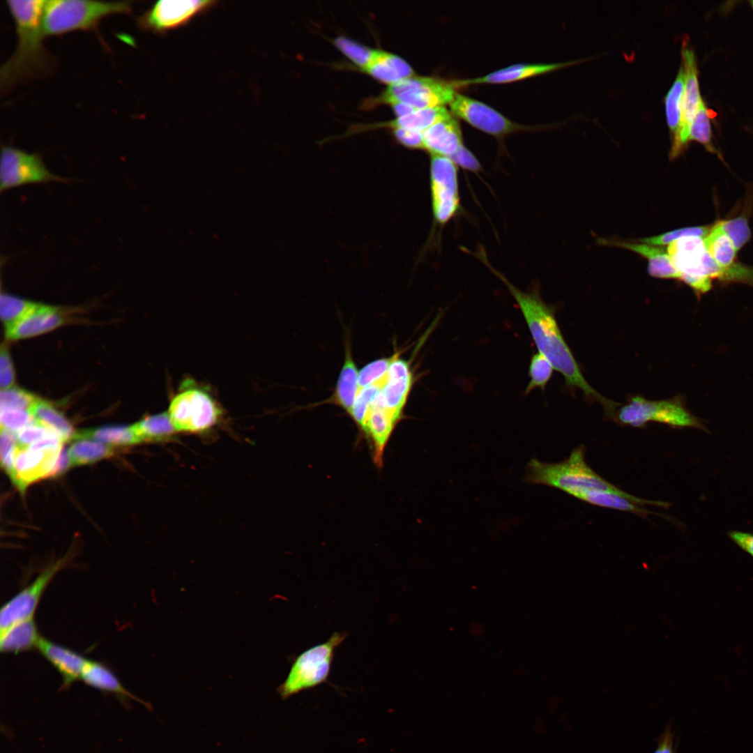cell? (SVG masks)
Listing matches in <instances>:
<instances>
[{"label":"cell","mask_w":753,"mask_h":753,"mask_svg":"<svg viewBox=\"0 0 753 753\" xmlns=\"http://www.w3.org/2000/svg\"><path fill=\"white\" fill-rule=\"evenodd\" d=\"M50 172L37 153H28L10 146L1 149L0 160L1 192L30 184L71 182Z\"/></svg>","instance_id":"30bf717a"},{"label":"cell","mask_w":753,"mask_h":753,"mask_svg":"<svg viewBox=\"0 0 753 753\" xmlns=\"http://www.w3.org/2000/svg\"><path fill=\"white\" fill-rule=\"evenodd\" d=\"M393 355L374 360L365 365L358 372V386L362 388L383 381L388 373Z\"/></svg>","instance_id":"b9f144b4"},{"label":"cell","mask_w":753,"mask_h":753,"mask_svg":"<svg viewBox=\"0 0 753 753\" xmlns=\"http://www.w3.org/2000/svg\"><path fill=\"white\" fill-rule=\"evenodd\" d=\"M654 753H674V733L670 726H667L659 736Z\"/></svg>","instance_id":"816d5d0a"},{"label":"cell","mask_w":753,"mask_h":753,"mask_svg":"<svg viewBox=\"0 0 753 753\" xmlns=\"http://www.w3.org/2000/svg\"><path fill=\"white\" fill-rule=\"evenodd\" d=\"M450 158L458 167H462L466 170L478 172L481 169L480 162L464 144L461 146Z\"/></svg>","instance_id":"681fc988"},{"label":"cell","mask_w":753,"mask_h":753,"mask_svg":"<svg viewBox=\"0 0 753 753\" xmlns=\"http://www.w3.org/2000/svg\"><path fill=\"white\" fill-rule=\"evenodd\" d=\"M452 114L445 106L416 109L404 116L396 117L395 119L383 123L370 124L365 128H404L423 132L435 123Z\"/></svg>","instance_id":"83f0119b"},{"label":"cell","mask_w":753,"mask_h":753,"mask_svg":"<svg viewBox=\"0 0 753 753\" xmlns=\"http://www.w3.org/2000/svg\"><path fill=\"white\" fill-rule=\"evenodd\" d=\"M75 439H89L109 446H129L140 441L131 426H104L82 430L76 433ZM73 439V440H74Z\"/></svg>","instance_id":"4dcf8cb0"},{"label":"cell","mask_w":753,"mask_h":753,"mask_svg":"<svg viewBox=\"0 0 753 753\" xmlns=\"http://www.w3.org/2000/svg\"><path fill=\"white\" fill-rule=\"evenodd\" d=\"M14 367L7 349L2 347L0 353V386L1 390L10 388L15 383Z\"/></svg>","instance_id":"c3c4849f"},{"label":"cell","mask_w":753,"mask_h":753,"mask_svg":"<svg viewBox=\"0 0 753 753\" xmlns=\"http://www.w3.org/2000/svg\"><path fill=\"white\" fill-rule=\"evenodd\" d=\"M683 66L685 73L682 105L681 125L678 139L672 143L669 157L676 158L685 149L689 142L691 124L701 98L699 93L697 62L694 52L686 45L682 48Z\"/></svg>","instance_id":"2e32d148"},{"label":"cell","mask_w":753,"mask_h":753,"mask_svg":"<svg viewBox=\"0 0 753 753\" xmlns=\"http://www.w3.org/2000/svg\"><path fill=\"white\" fill-rule=\"evenodd\" d=\"M132 427L140 443L167 442L177 434L167 411L145 416Z\"/></svg>","instance_id":"f1b7e54d"},{"label":"cell","mask_w":753,"mask_h":753,"mask_svg":"<svg viewBox=\"0 0 753 753\" xmlns=\"http://www.w3.org/2000/svg\"><path fill=\"white\" fill-rule=\"evenodd\" d=\"M81 680L90 687L115 695L123 703L132 699L149 707L147 703L126 690L116 675L101 662L89 660Z\"/></svg>","instance_id":"484cf974"},{"label":"cell","mask_w":753,"mask_h":753,"mask_svg":"<svg viewBox=\"0 0 753 753\" xmlns=\"http://www.w3.org/2000/svg\"><path fill=\"white\" fill-rule=\"evenodd\" d=\"M475 256L505 284L514 298L538 351L564 376L568 386L581 389L586 396L600 402L607 414L610 413L618 404L603 397L587 382L563 338L552 308L544 302L538 291H523L516 287L490 265L484 250H480Z\"/></svg>","instance_id":"6da1fadb"},{"label":"cell","mask_w":753,"mask_h":753,"mask_svg":"<svg viewBox=\"0 0 753 753\" xmlns=\"http://www.w3.org/2000/svg\"><path fill=\"white\" fill-rule=\"evenodd\" d=\"M61 450H36L17 444L10 479L20 491L24 492L32 483L52 477Z\"/></svg>","instance_id":"e0dca14e"},{"label":"cell","mask_w":753,"mask_h":753,"mask_svg":"<svg viewBox=\"0 0 753 753\" xmlns=\"http://www.w3.org/2000/svg\"><path fill=\"white\" fill-rule=\"evenodd\" d=\"M667 251L680 274V280L698 294L710 290L711 279L706 275L703 265L706 252L703 238L690 236L678 239L670 243Z\"/></svg>","instance_id":"8fae6325"},{"label":"cell","mask_w":753,"mask_h":753,"mask_svg":"<svg viewBox=\"0 0 753 753\" xmlns=\"http://www.w3.org/2000/svg\"><path fill=\"white\" fill-rule=\"evenodd\" d=\"M703 243L709 255L721 267H728L734 263L737 251L719 222L711 226L703 238Z\"/></svg>","instance_id":"d6a6232c"},{"label":"cell","mask_w":753,"mask_h":753,"mask_svg":"<svg viewBox=\"0 0 753 753\" xmlns=\"http://www.w3.org/2000/svg\"><path fill=\"white\" fill-rule=\"evenodd\" d=\"M385 380L386 378L380 382L360 388L358 392L349 416L355 423L358 434H361V436L371 406L379 394Z\"/></svg>","instance_id":"e575fe53"},{"label":"cell","mask_w":753,"mask_h":753,"mask_svg":"<svg viewBox=\"0 0 753 753\" xmlns=\"http://www.w3.org/2000/svg\"><path fill=\"white\" fill-rule=\"evenodd\" d=\"M29 413L36 422L56 432L64 441L74 439L77 432L71 423L50 402L38 397Z\"/></svg>","instance_id":"f546056e"},{"label":"cell","mask_w":753,"mask_h":753,"mask_svg":"<svg viewBox=\"0 0 753 753\" xmlns=\"http://www.w3.org/2000/svg\"><path fill=\"white\" fill-rule=\"evenodd\" d=\"M393 134L396 140L402 145L413 149L424 150V139L422 132L404 129H393Z\"/></svg>","instance_id":"7dc6e473"},{"label":"cell","mask_w":753,"mask_h":753,"mask_svg":"<svg viewBox=\"0 0 753 753\" xmlns=\"http://www.w3.org/2000/svg\"><path fill=\"white\" fill-rule=\"evenodd\" d=\"M358 372L353 360L349 342L345 345V356L333 394L327 401L337 406L349 415L359 390Z\"/></svg>","instance_id":"d4e9b609"},{"label":"cell","mask_w":753,"mask_h":753,"mask_svg":"<svg viewBox=\"0 0 753 753\" xmlns=\"http://www.w3.org/2000/svg\"><path fill=\"white\" fill-rule=\"evenodd\" d=\"M728 535L739 548L753 557V533L731 531Z\"/></svg>","instance_id":"f907efd6"},{"label":"cell","mask_w":753,"mask_h":753,"mask_svg":"<svg viewBox=\"0 0 753 753\" xmlns=\"http://www.w3.org/2000/svg\"><path fill=\"white\" fill-rule=\"evenodd\" d=\"M66 559L62 558L45 568L28 586L6 603L0 612V632L14 623L31 618L38 602L56 574L64 567Z\"/></svg>","instance_id":"9a60e30c"},{"label":"cell","mask_w":753,"mask_h":753,"mask_svg":"<svg viewBox=\"0 0 753 753\" xmlns=\"http://www.w3.org/2000/svg\"><path fill=\"white\" fill-rule=\"evenodd\" d=\"M16 434L1 428L0 457L2 468L10 476L13 475L14 456L17 446Z\"/></svg>","instance_id":"f6af8a7d"},{"label":"cell","mask_w":753,"mask_h":753,"mask_svg":"<svg viewBox=\"0 0 753 753\" xmlns=\"http://www.w3.org/2000/svg\"><path fill=\"white\" fill-rule=\"evenodd\" d=\"M423 134L424 150L429 155L450 158L464 144L459 123L453 114L435 123Z\"/></svg>","instance_id":"44dd1931"},{"label":"cell","mask_w":753,"mask_h":753,"mask_svg":"<svg viewBox=\"0 0 753 753\" xmlns=\"http://www.w3.org/2000/svg\"><path fill=\"white\" fill-rule=\"evenodd\" d=\"M611 418L621 425L633 427L641 428L648 423L655 422L675 429L694 427L708 432L701 421L676 398L649 400L637 395L615 409Z\"/></svg>","instance_id":"ba28073f"},{"label":"cell","mask_w":753,"mask_h":753,"mask_svg":"<svg viewBox=\"0 0 753 753\" xmlns=\"http://www.w3.org/2000/svg\"><path fill=\"white\" fill-rule=\"evenodd\" d=\"M66 322L55 307L39 304L27 316L6 328V336L12 340L34 337L54 330Z\"/></svg>","instance_id":"ffe728a7"},{"label":"cell","mask_w":753,"mask_h":753,"mask_svg":"<svg viewBox=\"0 0 753 753\" xmlns=\"http://www.w3.org/2000/svg\"><path fill=\"white\" fill-rule=\"evenodd\" d=\"M334 44L360 69L367 66L373 59L376 50L362 45L346 36H339Z\"/></svg>","instance_id":"74e56055"},{"label":"cell","mask_w":753,"mask_h":753,"mask_svg":"<svg viewBox=\"0 0 753 753\" xmlns=\"http://www.w3.org/2000/svg\"><path fill=\"white\" fill-rule=\"evenodd\" d=\"M346 637V632H334L325 642L299 654L292 663L286 679L277 689L280 696L285 699L326 682L335 650Z\"/></svg>","instance_id":"52a82bcc"},{"label":"cell","mask_w":753,"mask_h":753,"mask_svg":"<svg viewBox=\"0 0 753 753\" xmlns=\"http://www.w3.org/2000/svg\"><path fill=\"white\" fill-rule=\"evenodd\" d=\"M751 3H752V6L753 7V1H751Z\"/></svg>","instance_id":"f5cc1de1"},{"label":"cell","mask_w":753,"mask_h":753,"mask_svg":"<svg viewBox=\"0 0 753 753\" xmlns=\"http://www.w3.org/2000/svg\"><path fill=\"white\" fill-rule=\"evenodd\" d=\"M360 70L388 85L416 75L411 66L403 58L379 49L376 50L371 62Z\"/></svg>","instance_id":"cb8c5ba5"},{"label":"cell","mask_w":753,"mask_h":753,"mask_svg":"<svg viewBox=\"0 0 753 753\" xmlns=\"http://www.w3.org/2000/svg\"><path fill=\"white\" fill-rule=\"evenodd\" d=\"M131 2L91 0L45 1L42 25L45 36L95 29L100 21L115 14L131 12Z\"/></svg>","instance_id":"277c9868"},{"label":"cell","mask_w":753,"mask_h":753,"mask_svg":"<svg viewBox=\"0 0 753 753\" xmlns=\"http://www.w3.org/2000/svg\"><path fill=\"white\" fill-rule=\"evenodd\" d=\"M575 62L576 61L553 63H517L499 69L481 77L469 79H452V81L457 88L470 84L506 83L549 72L575 63Z\"/></svg>","instance_id":"603a6c76"},{"label":"cell","mask_w":753,"mask_h":753,"mask_svg":"<svg viewBox=\"0 0 753 753\" xmlns=\"http://www.w3.org/2000/svg\"><path fill=\"white\" fill-rule=\"evenodd\" d=\"M399 423L386 409L372 405L366 418L362 438L372 449L374 464L383 466V455L390 436Z\"/></svg>","instance_id":"d6986e66"},{"label":"cell","mask_w":753,"mask_h":753,"mask_svg":"<svg viewBox=\"0 0 753 753\" xmlns=\"http://www.w3.org/2000/svg\"><path fill=\"white\" fill-rule=\"evenodd\" d=\"M400 354V351L393 354L385 382L372 404L386 409L398 423L404 418V409L415 381L411 363Z\"/></svg>","instance_id":"5bb4252c"},{"label":"cell","mask_w":753,"mask_h":753,"mask_svg":"<svg viewBox=\"0 0 753 753\" xmlns=\"http://www.w3.org/2000/svg\"><path fill=\"white\" fill-rule=\"evenodd\" d=\"M167 413L176 433L201 434L216 427L222 409L206 388L185 380L172 397Z\"/></svg>","instance_id":"5b68a950"},{"label":"cell","mask_w":753,"mask_h":753,"mask_svg":"<svg viewBox=\"0 0 753 753\" xmlns=\"http://www.w3.org/2000/svg\"><path fill=\"white\" fill-rule=\"evenodd\" d=\"M722 229L731 241L736 251L740 250L751 237L750 228L746 217L739 215L736 218L719 220Z\"/></svg>","instance_id":"60d3db41"},{"label":"cell","mask_w":753,"mask_h":753,"mask_svg":"<svg viewBox=\"0 0 753 753\" xmlns=\"http://www.w3.org/2000/svg\"><path fill=\"white\" fill-rule=\"evenodd\" d=\"M68 450L72 466L93 463L114 455V447L89 439H75Z\"/></svg>","instance_id":"836d02e7"},{"label":"cell","mask_w":753,"mask_h":753,"mask_svg":"<svg viewBox=\"0 0 753 753\" xmlns=\"http://www.w3.org/2000/svg\"><path fill=\"white\" fill-rule=\"evenodd\" d=\"M690 140L697 141L702 144L708 151L714 152L711 143L708 112L702 100L690 126L689 141Z\"/></svg>","instance_id":"f35d334b"},{"label":"cell","mask_w":753,"mask_h":753,"mask_svg":"<svg viewBox=\"0 0 753 753\" xmlns=\"http://www.w3.org/2000/svg\"><path fill=\"white\" fill-rule=\"evenodd\" d=\"M0 421L1 429L16 434L33 423L35 419L28 411L5 409H1Z\"/></svg>","instance_id":"ee69618b"},{"label":"cell","mask_w":753,"mask_h":753,"mask_svg":"<svg viewBox=\"0 0 753 753\" xmlns=\"http://www.w3.org/2000/svg\"><path fill=\"white\" fill-rule=\"evenodd\" d=\"M685 79V73L681 66L664 98L667 122L673 136L672 143L678 139L680 129Z\"/></svg>","instance_id":"1f68e13d"},{"label":"cell","mask_w":753,"mask_h":753,"mask_svg":"<svg viewBox=\"0 0 753 753\" xmlns=\"http://www.w3.org/2000/svg\"><path fill=\"white\" fill-rule=\"evenodd\" d=\"M554 370L551 363L542 353L538 351L535 353L530 361V380L525 389L526 394L530 393L536 388L543 390L550 380Z\"/></svg>","instance_id":"8d00e7d4"},{"label":"cell","mask_w":753,"mask_h":753,"mask_svg":"<svg viewBox=\"0 0 753 753\" xmlns=\"http://www.w3.org/2000/svg\"><path fill=\"white\" fill-rule=\"evenodd\" d=\"M429 181L434 222L444 227L462 210L458 166L447 156L430 155Z\"/></svg>","instance_id":"9c48e42d"},{"label":"cell","mask_w":753,"mask_h":753,"mask_svg":"<svg viewBox=\"0 0 753 753\" xmlns=\"http://www.w3.org/2000/svg\"><path fill=\"white\" fill-rule=\"evenodd\" d=\"M39 304L8 294H1L0 296V314L5 325V328L11 326L27 316Z\"/></svg>","instance_id":"d590c367"},{"label":"cell","mask_w":753,"mask_h":753,"mask_svg":"<svg viewBox=\"0 0 753 753\" xmlns=\"http://www.w3.org/2000/svg\"><path fill=\"white\" fill-rule=\"evenodd\" d=\"M54 434L57 433L35 420L16 434V437L19 445L28 446Z\"/></svg>","instance_id":"bcb514c9"},{"label":"cell","mask_w":753,"mask_h":753,"mask_svg":"<svg viewBox=\"0 0 753 753\" xmlns=\"http://www.w3.org/2000/svg\"><path fill=\"white\" fill-rule=\"evenodd\" d=\"M586 450V447L580 445L567 459L556 463L533 458L526 467L524 480L531 485L558 489L575 498L579 494L592 490L625 492L601 477L588 464Z\"/></svg>","instance_id":"3957f363"},{"label":"cell","mask_w":753,"mask_h":753,"mask_svg":"<svg viewBox=\"0 0 753 753\" xmlns=\"http://www.w3.org/2000/svg\"><path fill=\"white\" fill-rule=\"evenodd\" d=\"M37 398L28 391L16 387L1 390V409H21L29 412Z\"/></svg>","instance_id":"7bdbcfd3"},{"label":"cell","mask_w":753,"mask_h":753,"mask_svg":"<svg viewBox=\"0 0 753 753\" xmlns=\"http://www.w3.org/2000/svg\"><path fill=\"white\" fill-rule=\"evenodd\" d=\"M710 228L711 226L683 227L658 236L638 239L636 241L657 246L669 245L674 241L685 237L697 236L704 238Z\"/></svg>","instance_id":"ab89813d"},{"label":"cell","mask_w":753,"mask_h":753,"mask_svg":"<svg viewBox=\"0 0 753 753\" xmlns=\"http://www.w3.org/2000/svg\"><path fill=\"white\" fill-rule=\"evenodd\" d=\"M45 1H6L15 24L17 43L15 51L1 66V91L42 77L54 67L53 57L45 47L42 25Z\"/></svg>","instance_id":"7a4b0ae2"},{"label":"cell","mask_w":753,"mask_h":753,"mask_svg":"<svg viewBox=\"0 0 753 753\" xmlns=\"http://www.w3.org/2000/svg\"><path fill=\"white\" fill-rule=\"evenodd\" d=\"M37 649L52 664L62 677V688L81 680L89 660L66 647L41 638Z\"/></svg>","instance_id":"ac0fdd59"},{"label":"cell","mask_w":753,"mask_h":753,"mask_svg":"<svg viewBox=\"0 0 753 753\" xmlns=\"http://www.w3.org/2000/svg\"><path fill=\"white\" fill-rule=\"evenodd\" d=\"M601 245H611L631 250L648 261V272L650 275L661 279H678L680 274L672 264L670 257L662 246H657L640 242H626L598 238Z\"/></svg>","instance_id":"7402d4cb"},{"label":"cell","mask_w":753,"mask_h":753,"mask_svg":"<svg viewBox=\"0 0 753 753\" xmlns=\"http://www.w3.org/2000/svg\"><path fill=\"white\" fill-rule=\"evenodd\" d=\"M216 3L214 1L160 0L139 16L137 23L144 31L165 32L185 24Z\"/></svg>","instance_id":"4fadbf2b"},{"label":"cell","mask_w":753,"mask_h":753,"mask_svg":"<svg viewBox=\"0 0 753 753\" xmlns=\"http://www.w3.org/2000/svg\"><path fill=\"white\" fill-rule=\"evenodd\" d=\"M2 653H20L36 648L42 638L33 618L19 621L0 632Z\"/></svg>","instance_id":"4316f807"},{"label":"cell","mask_w":753,"mask_h":753,"mask_svg":"<svg viewBox=\"0 0 753 753\" xmlns=\"http://www.w3.org/2000/svg\"><path fill=\"white\" fill-rule=\"evenodd\" d=\"M457 89L452 80L414 75L388 85L379 95L365 100L363 105L368 108L401 102L416 109L446 106L453 100Z\"/></svg>","instance_id":"8992f818"},{"label":"cell","mask_w":753,"mask_h":753,"mask_svg":"<svg viewBox=\"0 0 753 753\" xmlns=\"http://www.w3.org/2000/svg\"><path fill=\"white\" fill-rule=\"evenodd\" d=\"M448 105L450 111L456 117L497 137L529 129V127L513 122L488 105L458 91Z\"/></svg>","instance_id":"7c38bea8"}]
</instances>
